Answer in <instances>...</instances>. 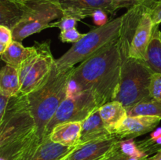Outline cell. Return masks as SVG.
I'll return each instance as SVG.
<instances>
[{
  "mask_svg": "<svg viewBox=\"0 0 161 160\" xmlns=\"http://www.w3.org/2000/svg\"><path fill=\"white\" fill-rule=\"evenodd\" d=\"M122 52L119 37L95 55L74 67L67 97L91 91L98 107L114 100L120 82Z\"/></svg>",
  "mask_w": 161,
  "mask_h": 160,
  "instance_id": "cell-1",
  "label": "cell"
},
{
  "mask_svg": "<svg viewBox=\"0 0 161 160\" xmlns=\"http://www.w3.org/2000/svg\"><path fill=\"white\" fill-rule=\"evenodd\" d=\"M74 67L60 68L54 63L43 83L36 90L28 94L30 109L42 140L44 139V130L47 124L67 97L68 86Z\"/></svg>",
  "mask_w": 161,
  "mask_h": 160,
  "instance_id": "cell-2",
  "label": "cell"
},
{
  "mask_svg": "<svg viewBox=\"0 0 161 160\" xmlns=\"http://www.w3.org/2000/svg\"><path fill=\"white\" fill-rule=\"evenodd\" d=\"M122 25L121 16L86 33L83 39L72 44L64 54L55 60L56 66L60 68H72L76 64L93 56L119 37Z\"/></svg>",
  "mask_w": 161,
  "mask_h": 160,
  "instance_id": "cell-3",
  "label": "cell"
},
{
  "mask_svg": "<svg viewBox=\"0 0 161 160\" xmlns=\"http://www.w3.org/2000/svg\"><path fill=\"white\" fill-rule=\"evenodd\" d=\"M120 82L114 100L125 108L149 99L152 72L146 61L122 56Z\"/></svg>",
  "mask_w": 161,
  "mask_h": 160,
  "instance_id": "cell-4",
  "label": "cell"
},
{
  "mask_svg": "<svg viewBox=\"0 0 161 160\" xmlns=\"http://www.w3.org/2000/svg\"><path fill=\"white\" fill-rule=\"evenodd\" d=\"M35 130L37 129L28 95L20 93L9 97L6 110L0 115V147L20 139Z\"/></svg>",
  "mask_w": 161,
  "mask_h": 160,
  "instance_id": "cell-5",
  "label": "cell"
},
{
  "mask_svg": "<svg viewBox=\"0 0 161 160\" xmlns=\"http://www.w3.org/2000/svg\"><path fill=\"white\" fill-rule=\"evenodd\" d=\"M23 14L12 29L14 40L21 42L31 35L50 28V24L63 16L58 0H30L21 3Z\"/></svg>",
  "mask_w": 161,
  "mask_h": 160,
  "instance_id": "cell-6",
  "label": "cell"
},
{
  "mask_svg": "<svg viewBox=\"0 0 161 160\" xmlns=\"http://www.w3.org/2000/svg\"><path fill=\"white\" fill-rule=\"evenodd\" d=\"M36 52L19 69L20 93L29 94L36 90L48 77L55 60L50 50V42H36Z\"/></svg>",
  "mask_w": 161,
  "mask_h": 160,
  "instance_id": "cell-7",
  "label": "cell"
},
{
  "mask_svg": "<svg viewBox=\"0 0 161 160\" xmlns=\"http://www.w3.org/2000/svg\"><path fill=\"white\" fill-rule=\"evenodd\" d=\"M99 108L95 97L91 91H85L75 97H66L47 124L44 137L58 124L67 122H83Z\"/></svg>",
  "mask_w": 161,
  "mask_h": 160,
  "instance_id": "cell-8",
  "label": "cell"
},
{
  "mask_svg": "<svg viewBox=\"0 0 161 160\" xmlns=\"http://www.w3.org/2000/svg\"><path fill=\"white\" fill-rule=\"evenodd\" d=\"M63 13L71 14L80 20L91 17L95 11L102 9L113 14L117 9L127 8L119 0H58Z\"/></svg>",
  "mask_w": 161,
  "mask_h": 160,
  "instance_id": "cell-9",
  "label": "cell"
},
{
  "mask_svg": "<svg viewBox=\"0 0 161 160\" xmlns=\"http://www.w3.org/2000/svg\"><path fill=\"white\" fill-rule=\"evenodd\" d=\"M119 140L113 136L80 144L72 151L68 160H110L114 155Z\"/></svg>",
  "mask_w": 161,
  "mask_h": 160,
  "instance_id": "cell-10",
  "label": "cell"
},
{
  "mask_svg": "<svg viewBox=\"0 0 161 160\" xmlns=\"http://www.w3.org/2000/svg\"><path fill=\"white\" fill-rule=\"evenodd\" d=\"M155 25L151 18L149 8L145 7L139 21L134 28L128 56L146 61V50L152 37Z\"/></svg>",
  "mask_w": 161,
  "mask_h": 160,
  "instance_id": "cell-11",
  "label": "cell"
},
{
  "mask_svg": "<svg viewBox=\"0 0 161 160\" xmlns=\"http://www.w3.org/2000/svg\"><path fill=\"white\" fill-rule=\"evenodd\" d=\"M160 121L161 117L159 116H127L114 135L120 140L134 139L152 132Z\"/></svg>",
  "mask_w": 161,
  "mask_h": 160,
  "instance_id": "cell-12",
  "label": "cell"
},
{
  "mask_svg": "<svg viewBox=\"0 0 161 160\" xmlns=\"http://www.w3.org/2000/svg\"><path fill=\"white\" fill-rule=\"evenodd\" d=\"M82 122H67L58 124L49 134L53 142L65 147H77L80 144Z\"/></svg>",
  "mask_w": 161,
  "mask_h": 160,
  "instance_id": "cell-13",
  "label": "cell"
},
{
  "mask_svg": "<svg viewBox=\"0 0 161 160\" xmlns=\"http://www.w3.org/2000/svg\"><path fill=\"white\" fill-rule=\"evenodd\" d=\"M112 134L105 127L101 118L99 108L82 122L80 144L91 141L111 137Z\"/></svg>",
  "mask_w": 161,
  "mask_h": 160,
  "instance_id": "cell-14",
  "label": "cell"
},
{
  "mask_svg": "<svg viewBox=\"0 0 161 160\" xmlns=\"http://www.w3.org/2000/svg\"><path fill=\"white\" fill-rule=\"evenodd\" d=\"M99 112L105 127L113 135L128 116L125 107L117 100L102 105L99 108Z\"/></svg>",
  "mask_w": 161,
  "mask_h": 160,
  "instance_id": "cell-15",
  "label": "cell"
},
{
  "mask_svg": "<svg viewBox=\"0 0 161 160\" xmlns=\"http://www.w3.org/2000/svg\"><path fill=\"white\" fill-rule=\"evenodd\" d=\"M76 147H65L53 142L47 136L30 160H64Z\"/></svg>",
  "mask_w": 161,
  "mask_h": 160,
  "instance_id": "cell-16",
  "label": "cell"
},
{
  "mask_svg": "<svg viewBox=\"0 0 161 160\" xmlns=\"http://www.w3.org/2000/svg\"><path fill=\"white\" fill-rule=\"evenodd\" d=\"M36 52V46L25 47L18 41H13L9 47L3 53H0L2 61L6 64L13 66L17 70L20 68L24 63L29 59Z\"/></svg>",
  "mask_w": 161,
  "mask_h": 160,
  "instance_id": "cell-17",
  "label": "cell"
},
{
  "mask_svg": "<svg viewBox=\"0 0 161 160\" xmlns=\"http://www.w3.org/2000/svg\"><path fill=\"white\" fill-rule=\"evenodd\" d=\"M20 87L19 71L9 64L3 66L0 72V94L14 97L20 93Z\"/></svg>",
  "mask_w": 161,
  "mask_h": 160,
  "instance_id": "cell-18",
  "label": "cell"
},
{
  "mask_svg": "<svg viewBox=\"0 0 161 160\" xmlns=\"http://www.w3.org/2000/svg\"><path fill=\"white\" fill-rule=\"evenodd\" d=\"M23 14L22 4L13 0H0V25L13 29Z\"/></svg>",
  "mask_w": 161,
  "mask_h": 160,
  "instance_id": "cell-19",
  "label": "cell"
},
{
  "mask_svg": "<svg viewBox=\"0 0 161 160\" xmlns=\"http://www.w3.org/2000/svg\"><path fill=\"white\" fill-rule=\"evenodd\" d=\"M159 25H155L146 50V63L153 73L161 74V40Z\"/></svg>",
  "mask_w": 161,
  "mask_h": 160,
  "instance_id": "cell-20",
  "label": "cell"
},
{
  "mask_svg": "<svg viewBox=\"0 0 161 160\" xmlns=\"http://www.w3.org/2000/svg\"><path fill=\"white\" fill-rule=\"evenodd\" d=\"M128 116L146 115L161 117V102L149 97L137 103L133 106L126 108Z\"/></svg>",
  "mask_w": 161,
  "mask_h": 160,
  "instance_id": "cell-21",
  "label": "cell"
},
{
  "mask_svg": "<svg viewBox=\"0 0 161 160\" xmlns=\"http://www.w3.org/2000/svg\"><path fill=\"white\" fill-rule=\"evenodd\" d=\"M81 20L78 17L72 16L71 14L63 13V16L56 22H52L50 24L51 28H58L61 31H66V30L72 29L76 28L77 23Z\"/></svg>",
  "mask_w": 161,
  "mask_h": 160,
  "instance_id": "cell-22",
  "label": "cell"
},
{
  "mask_svg": "<svg viewBox=\"0 0 161 160\" xmlns=\"http://www.w3.org/2000/svg\"><path fill=\"white\" fill-rule=\"evenodd\" d=\"M14 41L13 31L9 27L0 25V53H3Z\"/></svg>",
  "mask_w": 161,
  "mask_h": 160,
  "instance_id": "cell-23",
  "label": "cell"
},
{
  "mask_svg": "<svg viewBox=\"0 0 161 160\" xmlns=\"http://www.w3.org/2000/svg\"><path fill=\"white\" fill-rule=\"evenodd\" d=\"M85 34H81L79 32L76 28H72V29L66 30V31H61L59 35V39L64 43H75L79 42Z\"/></svg>",
  "mask_w": 161,
  "mask_h": 160,
  "instance_id": "cell-24",
  "label": "cell"
},
{
  "mask_svg": "<svg viewBox=\"0 0 161 160\" xmlns=\"http://www.w3.org/2000/svg\"><path fill=\"white\" fill-rule=\"evenodd\" d=\"M150 97L161 102V74L154 73L149 87Z\"/></svg>",
  "mask_w": 161,
  "mask_h": 160,
  "instance_id": "cell-25",
  "label": "cell"
},
{
  "mask_svg": "<svg viewBox=\"0 0 161 160\" xmlns=\"http://www.w3.org/2000/svg\"><path fill=\"white\" fill-rule=\"evenodd\" d=\"M91 17H92L94 24H97L98 27L104 26V25H105L107 23L109 22L108 19V13L102 10V9L95 11Z\"/></svg>",
  "mask_w": 161,
  "mask_h": 160,
  "instance_id": "cell-26",
  "label": "cell"
},
{
  "mask_svg": "<svg viewBox=\"0 0 161 160\" xmlns=\"http://www.w3.org/2000/svg\"><path fill=\"white\" fill-rule=\"evenodd\" d=\"M151 18L154 25H160L161 24V0L149 9Z\"/></svg>",
  "mask_w": 161,
  "mask_h": 160,
  "instance_id": "cell-27",
  "label": "cell"
},
{
  "mask_svg": "<svg viewBox=\"0 0 161 160\" xmlns=\"http://www.w3.org/2000/svg\"><path fill=\"white\" fill-rule=\"evenodd\" d=\"M160 1V0H141V4L144 5L146 7L151 9L154 5H156Z\"/></svg>",
  "mask_w": 161,
  "mask_h": 160,
  "instance_id": "cell-28",
  "label": "cell"
},
{
  "mask_svg": "<svg viewBox=\"0 0 161 160\" xmlns=\"http://www.w3.org/2000/svg\"><path fill=\"white\" fill-rule=\"evenodd\" d=\"M119 1L124 3L127 6V9L136 4H141V0H119Z\"/></svg>",
  "mask_w": 161,
  "mask_h": 160,
  "instance_id": "cell-29",
  "label": "cell"
},
{
  "mask_svg": "<svg viewBox=\"0 0 161 160\" xmlns=\"http://www.w3.org/2000/svg\"><path fill=\"white\" fill-rule=\"evenodd\" d=\"M160 135H161V127H159V128H157V130H154V131H153L152 133H151L150 138L153 140V141H156V140H157Z\"/></svg>",
  "mask_w": 161,
  "mask_h": 160,
  "instance_id": "cell-30",
  "label": "cell"
},
{
  "mask_svg": "<svg viewBox=\"0 0 161 160\" xmlns=\"http://www.w3.org/2000/svg\"><path fill=\"white\" fill-rule=\"evenodd\" d=\"M148 160H161V148L153 155V156L148 158Z\"/></svg>",
  "mask_w": 161,
  "mask_h": 160,
  "instance_id": "cell-31",
  "label": "cell"
},
{
  "mask_svg": "<svg viewBox=\"0 0 161 160\" xmlns=\"http://www.w3.org/2000/svg\"><path fill=\"white\" fill-rule=\"evenodd\" d=\"M13 1H14V2H17V3H25V2L30 1V0H13Z\"/></svg>",
  "mask_w": 161,
  "mask_h": 160,
  "instance_id": "cell-32",
  "label": "cell"
},
{
  "mask_svg": "<svg viewBox=\"0 0 161 160\" xmlns=\"http://www.w3.org/2000/svg\"><path fill=\"white\" fill-rule=\"evenodd\" d=\"M159 36H160V40H161V31H159Z\"/></svg>",
  "mask_w": 161,
  "mask_h": 160,
  "instance_id": "cell-33",
  "label": "cell"
},
{
  "mask_svg": "<svg viewBox=\"0 0 161 160\" xmlns=\"http://www.w3.org/2000/svg\"><path fill=\"white\" fill-rule=\"evenodd\" d=\"M68 157H69V156H67V157H66V158H64V160H68Z\"/></svg>",
  "mask_w": 161,
  "mask_h": 160,
  "instance_id": "cell-34",
  "label": "cell"
}]
</instances>
